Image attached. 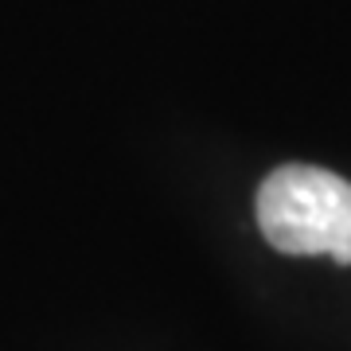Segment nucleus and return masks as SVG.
<instances>
[{
	"mask_svg": "<svg viewBox=\"0 0 351 351\" xmlns=\"http://www.w3.org/2000/svg\"><path fill=\"white\" fill-rule=\"evenodd\" d=\"M258 226L281 254L351 265V184L316 164H281L258 188Z\"/></svg>",
	"mask_w": 351,
	"mask_h": 351,
	"instance_id": "nucleus-1",
	"label": "nucleus"
}]
</instances>
